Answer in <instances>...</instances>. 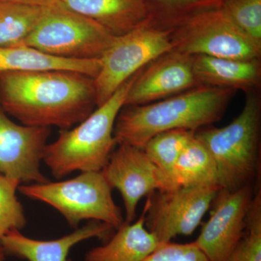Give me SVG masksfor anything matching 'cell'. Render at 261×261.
Here are the masks:
<instances>
[{
    "mask_svg": "<svg viewBox=\"0 0 261 261\" xmlns=\"http://www.w3.org/2000/svg\"><path fill=\"white\" fill-rule=\"evenodd\" d=\"M0 106L25 126L70 129L97 108L94 79L68 70L3 72Z\"/></svg>",
    "mask_w": 261,
    "mask_h": 261,
    "instance_id": "6da1fadb",
    "label": "cell"
},
{
    "mask_svg": "<svg viewBox=\"0 0 261 261\" xmlns=\"http://www.w3.org/2000/svg\"><path fill=\"white\" fill-rule=\"evenodd\" d=\"M236 90L199 85L186 92L141 106H124L117 116V145L143 149L152 137L166 130H196L210 126L224 116Z\"/></svg>",
    "mask_w": 261,
    "mask_h": 261,
    "instance_id": "7a4b0ae2",
    "label": "cell"
},
{
    "mask_svg": "<svg viewBox=\"0 0 261 261\" xmlns=\"http://www.w3.org/2000/svg\"><path fill=\"white\" fill-rule=\"evenodd\" d=\"M139 72L83 121L61 130L57 140L46 146L42 161L55 178L61 179L75 171H102L117 146L113 135L117 116Z\"/></svg>",
    "mask_w": 261,
    "mask_h": 261,
    "instance_id": "3957f363",
    "label": "cell"
},
{
    "mask_svg": "<svg viewBox=\"0 0 261 261\" xmlns=\"http://www.w3.org/2000/svg\"><path fill=\"white\" fill-rule=\"evenodd\" d=\"M260 118V96L251 91L241 113L227 126L195 132L214 160L221 189L238 190L253 179L258 167Z\"/></svg>",
    "mask_w": 261,
    "mask_h": 261,
    "instance_id": "277c9868",
    "label": "cell"
},
{
    "mask_svg": "<svg viewBox=\"0 0 261 261\" xmlns=\"http://www.w3.org/2000/svg\"><path fill=\"white\" fill-rule=\"evenodd\" d=\"M192 8L176 23L165 27L171 32L173 50L190 56L260 59L261 46L231 20L221 0Z\"/></svg>",
    "mask_w": 261,
    "mask_h": 261,
    "instance_id": "5b68a950",
    "label": "cell"
},
{
    "mask_svg": "<svg viewBox=\"0 0 261 261\" xmlns=\"http://www.w3.org/2000/svg\"><path fill=\"white\" fill-rule=\"evenodd\" d=\"M18 191L54 207L73 228L84 220L106 223L115 229L124 222L113 200L112 188L101 171L81 172L65 181L20 185Z\"/></svg>",
    "mask_w": 261,
    "mask_h": 261,
    "instance_id": "8992f818",
    "label": "cell"
},
{
    "mask_svg": "<svg viewBox=\"0 0 261 261\" xmlns=\"http://www.w3.org/2000/svg\"><path fill=\"white\" fill-rule=\"evenodd\" d=\"M116 38L92 19L53 0L23 44L65 59H100Z\"/></svg>",
    "mask_w": 261,
    "mask_h": 261,
    "instance_id": "52a82bcc",
    "label": "cell"
},
{
    "mask_svg": "<svg viewBox=\"0 0 261 261\" xmlns=\"http://www.w3.org/2000/svg\"><path fill=\"white\" fill-rule=\"evenodd\" d=\"M173 50L170 29L149 18L116 41L101 58L96 78L97 108L104 104L126 81L149 63Z\"/></svg>",
    "mask_w": 261,
    "mask_h": 261,
    "instance_id": "ba28073f",
    "label": "cell"
},
{
    "mask_svg": "<svg viewBox=\"0 0 261 261\" xmlns=\"http://www.w3.org/2000/svg\"><path fill=\"white\" fill-rule=\"evenodd\" d=\"M219 186L178 187L147 196L145 226L161 244L197 229L212 205Z\"/></svg>",
    "mask_w": 261,
    "mask_h": 261,
    "instance_id": "9c48e42d",
    "label": "cell"
},
{
    "mask_svg": "<svg viewBox=\"0 0 261 261\" xmlns=\"http://www.w3.org/2000/svg\"><path fill=\"white\" fill-rule=\"evenodd\" d=\"M101 172L110 187L121 193L126 223L135 221L142 197L176 188L143 149L128 144L117 145Z\"/></svg>",
    "mask_w": 261,
    "mask_h": 261,
    "instance_id": "30bf717a",
    "label": "cell"
},
{
    "mask_svg": "<svg viewBox=\"0 0 261 261\" xmlns=\"http://www.w3.org/2000/svg\"><path fill=\"white\" fill-rule=\"evenodd\" d=\"M253 196L251 184L235 190L220 189L211 205L210 217L194 241L207 260H229L243 237Z\"/></svg>",
    "mask_w": 261,
    "mask_h": 261,
    "instance_id": "8fae6325",
    "label": "cell"
},
{
    "mask_svg": "<svg viewBox=\"0 0 261 261\" xmlns=\"http://www.w3.org/2000/svg\"><path fill=\"white\" fill-rule=\"evenodd\" d=\"M50 128L18 124L0 106V173L21 183L49 181L41 171Z\"/></svg>",
    "mask_w": 261,
    "mask_h": 261,
    "instance_id": "7c38bea8",
    "label": "cell"
},
{
    "mask_svg": "<svg viewBox=\"0 0 261 261\" xmlns=\"http://www.w3.org/2000/svg\"><path fill=\"white\" fill-rule=\"evenodd\" d=\"M199 86L192 56L171 50L140 70L128 91L124 106L149 104Z\"/></svg>",
    "mask_w": 261,
    "mask_h": 261,
    "instance_id": "4fadbf2b",
    "label": "cell"
},
{
    "mask_svg": "<svg viewBox=\"0 0 261 261\" xmlns=\"http://www.w3.org/2000/svg\"><path fill=\"white\" fill-rule=\"evenodd\" d=\"M111 225L92 221L56 240H38L12 230L0 238L5 252L28 261H69L68 254L75 245L92 238L108 240L114 233Z\"/></svg>",
    "mask_w": 261,
    "mask_h": 261,
    "instance_id": "5bb4252c",
    "label": "cell"
},
{
    "mask_svg": "<svg viewBox=\"0 0 261 261\" xmlns=\"http://www.w3.org/2000/svg\"><path fill=\"white\" fill-rule=\"evenodd\" d=\"M120 37L150 18L146 0H56Z\"/></svg>",
    "mask_w": 261,
    "mask_h": 261,
    "instance_id": "9a60e30c",
    "label": "cell"
},
{
    "mask_svg": "<svg viewBox=\"0 0 261 261\" xmlns=\"http://www.w3.org/2000/svg\"><path fill=\"white\" fill-rule=\"evenodd\" d=\"M192 58V68L199 85L256 91L260 83V59L237 60L207 56Z\"/></svg>",
    "mask_w": 261,
    "mask_h": 261,
    "instance_id": "2e32d148",
    "label": "cell"
},
{
    "mask_svg": "<svg viewBox=\"0 0 261 261\" xmlns=\"http://www.w3.org/2000/svg\"><path fill=\"white\" fill-rule=\"evenodd\" d=\"M107 243L86 254L85 261H145L162 245L145 226V212L135 222H123Z\"/></svg>",
    "mask_w": 261,
    "mask_h": 261,
    "instance_id": "e0dca14e",
    "label": "cell"
},
{
    "mask_svg": "<svg viewBox=\"0 0 261 261\" xmlns=\"http://www.w3.org/2000/svg\"><path fill=\"white\" fill-rule=\"evenodd\" d=\"M100 59L72 60L46 54L35 48L20 44L0 47V73L68 70L95 79L101 69Z\"/></svg>",
    "mask_w": 261,
    "mask_h": 261,
    "instance_id": "ac0fdd59",
    "label": "cell"
},
{
    "mask_svg": "<svg viewBox=\"0 0 261 261\" xmlns=\"http://www.w3.org/2000/svg\"><path fill=\"white\" fill-rule=\"evenodd\" d=\"M176 187L219 186V174L212 156L194 135L182 151L173 176Z\"/></svg>",
    "mask_w": 261,
    "mask_h": 261,
    "instance_id": "d6986e66",
    "label": "cell"
},
{
    "mask_svg": "<svg viewBox=\"0 0 261 261\" xmlns=\"http://www.w3.org/2000/svg\"><path fill=\"white\" fill-rule=\"evenodd\" d=\"M47 5L0 0V47L23 44Z\"/></svg>",
    "mask_w": 261,
    "mask_h": 261,
    "instance_id": "ffe728a7",
    "label": "cell"
},
{
    "mask_svg": "<svg viewBox=\"0 0 261 261\" xmlns=\"http://www.w3.org/2000/svg\"><path fill=\"white\" fill-rule=\"evenodd\" d=\"M195 132L181 128L166 130L152 137L144 146V151L149 159L173 185V176L176 163L182 151L195 135Z\"/></svg>",
    "mask_w": 261,
    "mask_h": 261,
    "instance_id": "44dd1931",
    "label": "cell"
},
{
    "mask_svg": "<svg viewBox=\"0 0 261 261\" xmlns=\"http://www.w3.org/2000/svg\"><path fill=\"white\" fill-rule=\"evenodd\" d=\"M228 261H261V192L253 196L247 213L246 224Z\"/></svg>",
    "mask_w": 261,
    "mask_h": 261,
    "instance_id": "7402d4cb",
    "label": "cell"
},
{
    "mask_svg": "<svg viewBox=\"0 0 261 261\" xmlns=\"http://www.w3.org/2000/svg\"><path fill=\"white\" fill-rule=\"evenodd\" d=\"M20 182L0 173V238L12 230H19L27 224L23 205L18 200Z\"/></svg>",
    "mask_w": 261,
    "mask_h": 261,
    "instance_id": "603a6c76",
    "label": "cell"
},
{
    "mask_svg": "<svg viewBox=\"0 0 261 261\" xmlns=\"http://www.w3.org/2000/svg\"><path fill=\"white\" fill-rule=\"evenodd\" d=\"M231 20L261 46V0H221Z\"/></svg>",
    "mask_w": 261,
    "mask_h": 261,
    "instance_id": "cb8c5ba5",
    "label": "cell"
},
{
    "mask_svg": "<svg viewBox=\"0 0 261 261\" xmlns=\"http://www.w3.org/2000/svg\"><path fill=\"white\" fill-rule=\"evenodd\" d=\"M145 261H209L202 250L190 243L162 244Z\"/></svg>",
    "mask_w": 261,
    "mask_h": 261,
    "instance_id": "d4e9b609",
    "label": "cell"
},
{
    "mask_svg": "<svg viewBox=\"0 0 261 261\" xmlns=\"http://www.w3.org/2000/svg\"><path fill=\"white\" fill-rule=\"evenodd\" d=\"M152 1L170 7H176V8L178 7L194 8V7L210 3V2L216 1V0H152Z\"/></svg>",
    "mask_w": 261,
    "mask_h": 261,
    "instance_id": "484cf974",
    "label": "cell"
},
{
    "mask_svg": "<svg viewBox=\"0 0 261 261\" xmlns=\"http://www.w3.org/2000/svg\"><path fill=\"white\" fill-rule=\"evenodd\" d=\"M9 1L18 2V3H27V4L47 5L50 4L53 0H9Z\"/></svg>",
    "mask_w": 261,
    "mask_h": 261,
    "instance_id": "4316f807",
    "label": "cell"
},
{
    "mask_svg": "<svg viewBox=\"0 0 261 261\" xmlns=\"http://www.w3.org/2000/svg\"><path fill=\"white\" fill-rule=\"evenodd\" d=\"M5 252L1 244H0V261H5Z\"/></svg>",
    "mask_w": 261,
    "mask_h": 261,
    "instance_id": "83f0119b",
    "label": "cell"
}]
</instances>
